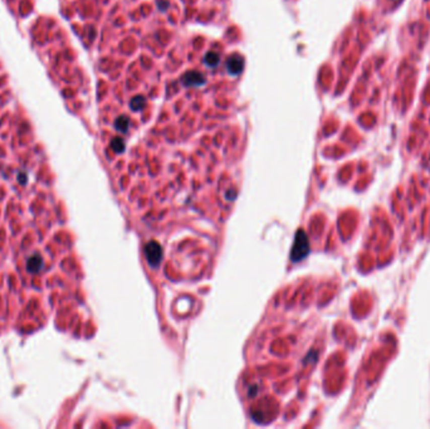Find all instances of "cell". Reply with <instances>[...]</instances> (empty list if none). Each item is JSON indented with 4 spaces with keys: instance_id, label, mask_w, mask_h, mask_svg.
Here are the masks:
<instances>
[{
    "instance_id": "6da1fadb",
    "label": "cell",
    "mask_w": 430,
    "mask_h": 429,
    "mask_svg": "<svg viewBox=\"0 0 430 429\" xmlns=\"http://www.w3.org/2000/svg\"><path fill=\"white\" fill-rule=\"evenodd\" d=\"M181 81L186 87H200L205 83V77L201 73L195 72V70H189L183 76Z\"/></svg>"
},
{
    "instance_id": "8992f818",
    "label": "cell",
    "mask_w": 430,
    "mask_h": 429,
    "mask_svg": "<svg viewBox=\"0 0 430 429\" xmlns=\"http://www.w3.org/2000/svg\"><path fill=\"white\" fill-rule=\"evenodd\" d=\"M112 146H113V149H115L116 151H117V153H122L123 151V148H125V145H123V141L121 140L120 137H117V138H115V140L112 141Z\"/></svg>"
},
{
    "instance_id": "3957f363",
    "label": "cell",
    "mask_w": 430,
    "mask_h": 429,
    "mask_svg": "<svg viewBox=\"0 0 430 429\" xmlns=\"http://www.w3.org/2000/svg\"><path fill=\"white\" fill-rule=\"evenodd\" d=\"M204 62H205V64L208 65V67L210 68L217 67L220 62V55L218 54L217 52H209L208 54L204 57Z\"/></svg>"
},
{
    "instance_id": "5b68a950",
    "label": "cell",
    "mask_w": 430,
    "mask_h": 429,
    "mask_svg": "<svg viewBox=\"0 0 430 429\" xmlns=\"http://www.w3.org/2000/svg\"><path fill=\"white\" fill-rule=\"evenodd\" d=\"M130 107L132 111H141L145 107V98L142 96H136L131 100Z\"/></svg>"
},
{
    "instance_id": "277c9868",
    "label": "cell",
    "mask_w": 430,
    "mask_h": 429,
    "mask_svg": "<svg viewBox=\"0 0 430 429\" xmlns=\"http://www.w3.org/2000/svg\"><path fill=\"white\" fill-rule=\"evenodd\" d=\"M115 126L121 132H126V131L128 130V126H130V120H128L127 116H120V117L116 120Z\"/></svg>"
},
{
    "instance_id": "7a4b0ae2",
    "label": "cell",
    "mask_w": 430,
    "mask_h": 429,
    "mask_svg": "<svg viewBox=\"0 0 430 429\" xmlns=\"http://www.w3.org/2000/svg\"><path fill=\"white\" fill-rule=\"evenodd\" d=\"M243 67H244V62H243V58L240 55H232L228 59L227 68L230 75H239L243 70Z\"/></svg>"
}]
</instances>
